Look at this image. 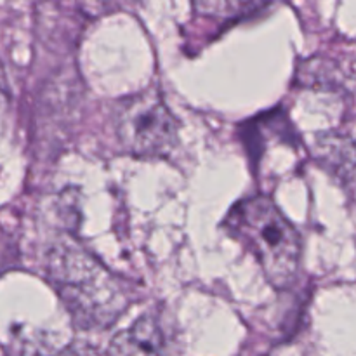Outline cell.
<instances>
[{
    "instance_id": "obj_1",
    "label": "cell",
    "mask_w": 356,
    "mask_h": 356,
    "mask_svg": "<svg viewBox=\"0 0 356 356\" xmlns=\"http://www.w3.org/2000/svg\"><path fill=\"white\" fill-rule=\"evenodd\" d=\"M226 228L254 254L273 287L294 284L301 266V236L270 197L240 200L226 218Z\"/></svg>"
},
{
    "instance_id": "obj_2",
    "label": "cell",
    "mask_w": 356,
    "mask_h": 356,
    "mask_svg": "<svg viewBox=\"0 0 356 356\" xmlns=\"http://www.w3.org/2000/svg\"><path fill=\"white\" fill-rule=\"evenodd\" d=\"M47 270L80 327H106L127 308L124 291L111 275L70 243L49 252Z\"/></svg>"
},
{
    "instance_id": "obj_3",
    "label": "cell",
    "mask_w": 356,
    "mask_h": 356,
    "mask_svg": "<svg viewBox=\"0 0 356 356\" xmlns=\"http://www.w3.org/2000/svg\"><path fill=\"white\" fill-rule=\"evenodd\" d=\"M115 131L122 148L138 156H165L177 145L176 117L156 89L122 101L115 110Z\"/></svg>"
},
{
    "instance_id": "obj_4",
    "label": "cell",
    "mask_w": 356,
    "mask_h": 356,
    "mask_svg": "<svg viewBox=\"0 0 356 356\" xmlns=\"http://www.w3.org/2000/svg\"><path fill=\"white\" fill-rule=\"evenodd\" d=\"M167 351L165 329L155 315L146 313L110 341L104 356H167Z\"/></svg>"
},
{
    "instance_id": "obj_5",
    "label": "cell",
    "mask_w": 356,
    "mask_h": 356,
    "mask_svg": "<svg viewBox=\"0 0 356 356\" xmlns=\"http://www.w3.org/2000/svg\"><path fill=\"white\" fill-rule=\"evenodd\" d=\"M320 159L356 197V134H330L320 141Z\"/></svg>"
},
{
    "instance_id": "obj_6",
    "label": "cell",
    "mask_w": 356,
    "mask_h": 356,
    "mask_svg": "<svg viewBox=\"0 0 356 356\" xmlns=\"http://www.w3.org/2000/svg\"><path fill=\"white\" fill-rule=\"evenodd\" d=\"M56 356H99L94 350H90L89 346H83V344H75V346L66 348L65 351H61Z\"/></svg>"
}]
</instances>
